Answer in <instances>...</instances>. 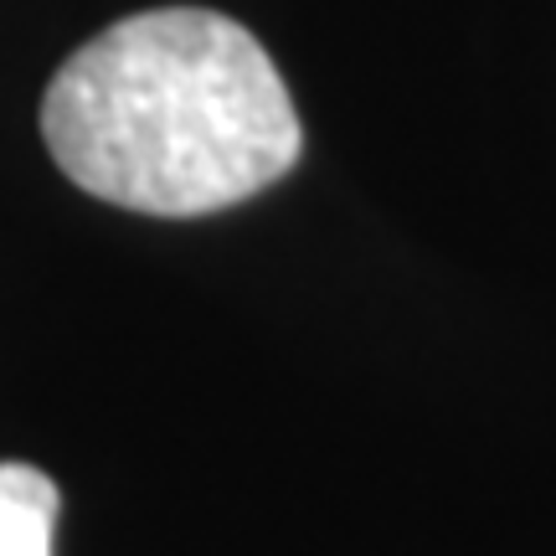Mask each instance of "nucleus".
<instances>
[{
    "label": "nucleus",
    "instance_id": "obj_1",
    "mask_svg": "<svg viewBox=\"0 0 556 556\" xmlns=\"http://www.w3.org/2000/svg\"><path fill=\"white\" fill-rule=\"evenodd\" d=\"M41 139L88 197L144 217H206L289 176L304 129L248 26L206 5H160L62 62Z\"/></svg>",
    "mask_w": 556,
    "mask_h": 556
},
{
    "label": "nucleus",
    "instance_id": "obj_2",
    "mask_svg": "<svg viewBox=\"0 0 556 556\" xmlns=\"http://www.w3.org/2000/svg\"><path fill=\"white\" fill-rule=\"evenodd\" d=\"M58 510L62 495L41 469L16 458L0 464V556H52Z\"/></svg>",
    "mask_w": 556,
    "mask_h": 556
}]
</instances>
